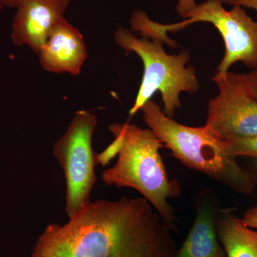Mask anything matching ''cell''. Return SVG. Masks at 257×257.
Returning <instances> with one entry per match:
<instances>
[{
    "mask_svg": "<svg viewBox=\"0 0 257 257\" xmlns=\"http://www.w3.org/2000/svg\"><path fill=\"white\" fill-rule=\"evenodd\" d=\"M172 232L145 198L99 199L48 225L32 257H175Z\"/></svg>",
    "mask_w": 257,
    "mask_h": 257,
    "instance_id": "cell-1",
    "label": "cell"
},
{
    "mask_svg": "<svg viewBox=\"0 0 257 257\" xmlns=\"http://www.w3.org/2000/svg\"><path fill=\"white\" fill-rule=\"evenodd\" d=\"M117 150L114 166L103 171L101 179L108 186L138 191L155 208L166 226L177 231L176 216L168 200L179 197L180 184L167 174L160 150L165 148L150 128L134 124L114 123L109 126Z\"/></svg>",
    "mask_w": 257,
    "mask_h": 257,
    "instance_id": "cell-2",
    "label": "cell"
},
{
    "mask_svg": "<svg viewBox=\"0 0 257 257\" xmlns=\"http://www.w3.org/2000/svg\"><path fill=\"white\" fill-rule=\"evenodd\" d=\"M140 110L150 130L186 167L204 174L233 192L252 194L256 186L249 172L229 155L225 142L214 136L205 125L194 127L180 124L167 116L152 99Z\"/></svg>",
    "mask_w": 257,
    "mask_h": 257,
    "instance_id": "cell-3",
    "label": "cell"
},
{
    "mask_svg": "<svg viewBox=\"0 0 257 257\" xmlns=\"http://www.w3.org/2000/svg\"><path fill=\"white\" fill-rule=\"evenodd\" d=\"M114 40L126 52L136 53L143 62V79L130 109V116L140 111L155 93L160 92L163 112L173 118L176 110L182 106L179 99L181 93L197 92L199 84L196 69L193 66H186L190 60L188 50L182 51L178 55H169L164 50L162 41L139 38L122 27L114 32Z\"/></svg>",
    "mask_w": 257,
    "mask_h": 257,
    "instance_id": "cell-4",
    "label": "cell"
},
{
    "mask_svg": "<svg viewBox=\"0 0 257 257\" xmlns=\"http://www.w3.org/2000/svg\"><path fill=\"white\" fill-rule=\"evenodd\" d=\"M183 21L172 25H162L152 21L146 13L139 15L134 28L144 37L166 42L175 47L177 42L170 40L167 32H177L189 25L208 23L222 37L225 54L217 67L218 73H226L233 64L240 62L251 69L257 67V22L253 21L242 7L233 6L228 11L221 0H206L197 5Z\"/></svg>",
    "mask_w": 257,
    "mask_h": 257,
    "instance_id": "cell-5",
    "label": "cell"
},
{
    "mask_svg": "<svg viewBox=\"0 0 257 257\" xmlns=\"http://www.w3.org/2000/svg\"><path fill=\"white\" fill-rule=\"evenodd\" d=\"M96 124L95 114L87 110L77 111L66 133L53 147L54 155L65 175L66 212L69 218L91 202V191L96 181V155L92 149Z\"/></svg>",
    "mask_w": 257,
    "mask_h": 257,
    "instance_id": "cell-6",
    "label": "cell"
},
{
    "mask_svg": "<svg viewBox=\"0 0 257 257\" xmlns=\"http://www.w3.org/2000/svg\"><path fill=\"white\" fill-rule=\"evenodd\" d=\"M219 94L208 106L205 126L224 142L257 136V99L245 74L216 73Z\"/></svg>",
    "mask_w": 257,
    "mask_h": 257,
    "instance_id": "cell-7",
    "label": "cell"
},
{
    "mask_svg": "<svg viewBox=\"0 0 257 257\" xmlns=\"http://www.w3.org/2000/svg\"><path fill=\"white\" fill-rule=\"evenodd\" d=\"M69 0H20L12 24V41L38 52L56 25L64 19Z\"/></svg>",
    "mask_w": 257,
    "mask_h": 257,
    "instance_id": "cell-8",
    "label": "cell"
},
{
    "mask_svg": "<svg viewBox=\"0 0 257 257\" xmlns=\"http://www.w3.org/2000/svg\"><path fill=\"white\" fill-rule=\"evenodd\" d=\"M37 54L45 70L72 75L80 73L88 56L82 33L65 18L56 25Z\"/></svg>",
    "mask_w": 257,
    "mask_h": 257,
    "instance_id": "cell-9",
    "label": "cell"
},
{
    "mask_svg": "<svg viewBox=\"0 0 257 257\" xmlns=\"http://www.w3.org/2000/svg\"><path fill=\"white\" fill-rule=\"evenodd\" d=\"M218 210L211 201H199L194 223L175 257H227L216 231Z\"/></svg>",
    "mask_w": 257,
    "mask_h": 257,
    "instance_id": "cell-10",
    "label": "cell"
},
{
    "mask_svg": "<svg viewBox=\"0 0 257 257\" xmlns=\"http://www.w3.org/2000/svg\"><path fill=\"white\" fill-rule=\"evenodd\" d=\"M216 231L227 257H257V230L229 209L218 210Z\"/></svg>",
    "mask_w": 257,
    "mask_h": 257,
    "instance_id": "cell-11",
    "label": "cell"
},
{
    "mask_svg": "<svg viewBox=\"0 0 257 257\" xmlns=\"http://www.w3.org/2000/svg\"><path fill=\"white\" fill-rule=\"evenodd\" d=\"M225 145L226 152L235 158L245 157L257 160V136L225 142Z\"/></svg>",
    "mask_w": 257,
    "mask_h": 257,
    "instance_id": "cell-12",
    "label": "cell"
},
{
    "mask_svg": "<svg viewBox=\"0 0 257 257\" xmlns=\"http://www.w3.org/2000/svg\"><path fill=\"white\" fill-rule=\"evenodd\" d=\"M197 5L196 0H177L176 10L179 16L184 19L188 13L197 7Z\"/></svg>",
    "mask_w": 257,
    "mask_h": 257,
    "instance_id": "cell-13",
    "label": "cell"
},
{
    "mask_svg": "<svg viewBox=\"0 0 257 257\" xmlns=\"http://www.w3.org/2000/svg\"><path fill=\"white\" fill-rule=\"evenodd\" d=\"M242 219L248 226L257 230V205L245 211Z\"/></svg>",
    "mask_w": 257,
    "mask_h": 257,
    "instance_id": "cell-14",
    "label": "cell"
},
{
    "mask_svg": "<svg viewBox=\"0 0 257 257\" xmlns=\"http://www.w3.org/2000/svg\"><path fill=\"white\" fill-rule=\"evenodd\" d=\"M221 3L229 4L232 6H240L251 8L257 13V0H221Z\"/></svg>",
    "mask_w": 257,
    "mask_h": 257,
    "instance_id": "cell-15",
    "label": "cell"
},
{
    "mask_svg": "<svg viewBox=\"0 0 257 257\" xmlns=\"http://www.w3.org/2000/svg\"><path fill=\"white\" fill-rule=\"evenodd\" d=\"M245 75L257 99V67L251 70V72L245 74Z\"/></svg>",
    "mask_w": 257,
    "mask_h": 257,
    "instance_id": "cell-16",
    "label": "cell"
},
{
    "mask_svg": "<svg viewBox=\"0 0 257 257\" xmlns=\"http://www.w3.org/2000/svg\"><path fill=\"white\" fill-rule=\"evenodd\" d=\"M246 170L249 172L251 177H252L255 186L257 187V160H253L248 164Z\"/></svg>",
    "mask_w": 257,
    "mask_h": 257,
    "instance_id": "cell-17",
    "label": "cell"
},
{
    "mask_svg": "<svg viewBox=\"0 0 257 257\" xmlns=\"http://www.w3.org/2000/svg\"><path fill=\"white\" fill-rule=\"evenodd\" d=\"M20 0H1L3 7L7 8H17Z\"/></svg>",
    "mask_w": 257,
    "mask_h": 257,
    "instance_id": "cell-18",
    "label": "cell"
},
{
    "mask_svg": "<svg viewBox=\"0 0 257 257\" xmlns=\"http://www.w3.org/2000/svg\"><path fill=\"white\" fill-rule=\"evenodd\" d=\"M3 5L2 4L1 0H0V11H1L2 9H3Z\"/></svg>",
    "mask_w": 257,
    "mask_h": 257,
    "instance_id": "cell-19",
    "label": "cell"
}]
</instances>
